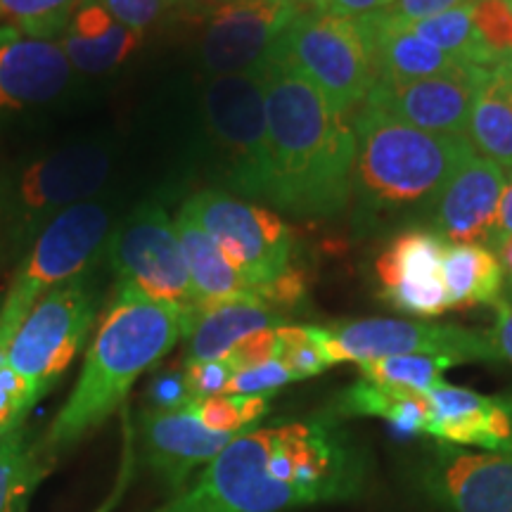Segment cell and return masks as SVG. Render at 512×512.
Instances as JSON below:
<instances>
[{
	"label": "cell",
	"instance_id": "6da1fadb",
	"mask_svg": "<svg viewBox=\"0 0 512 512\" xmlns=\"http://www.w3.org/2000/svg\"><path fill=\"white\" fill-rule=\"evenodd\" d=\"M366 460L328 420L254 427L155 512H290L361 496Z\"/></svg>",
	"mask_w": 512,
	"mask_h": 512
},
{
	"label": "cell",
	"instance_id": "7a4b0ae2",
	"mask_svg": "<svg viewBox=\"0 0 512 512\" xmlns=\"http://www.w3.org/2000/svg\"><path fill=\"white\" fill-rule=\"evenodd\" d=\"M273 207L299 219H332L347 209L356 133L313 83L283 60L264 69Z\"/></svg>",
	"mask_w": 512,
	"mask_h": 512
},
{
	"label": "cell",
	"instance_id": "3957f363",
	"mask_svg": "<svg viewBox=\"0 0 512 512\" xmlns=\"http://www.w3.org/2000/svg\"><path fill=\"white\" fill-rule=\"evenodd\" d=\"M185 309L157 302L136 287L117 285V297L102 318L74 392L55 415L43 453L79 444L117 413L140 375L183 339Z\"/></svg>",
	"mask_w": 512,
	"mask_h": 512
},
{
	"label": "cell",
	"instance_id": "277c9868",
	"mask_svg": "<svg viewBox=\"0 0 512 512\" xmlns=\"http://www.w3.org/2000/svg\"><path fill=\"white\" fill-rule=\"evenodd\" d=\"M356 162L351 192L361 228L382 219L430 221L458 169L475 155L467 136L420 131L363 105L354 117Z\"/></svg>",
	"mask_w": 512,
	"mask_h": 512
},
{
	"label": "cell",
	"instance_id": "5b68a950",
	"mask_svg": "<svg viewBox=\"0 0 512 512\" xmlns=\"http://www.w3.org/2000/svg\"><path fill=\"white\" fill-rule=\"evenodd\" d=\"M275 60L306 76L337 112L366 105L377 67L363 17H337L311 5L287 27Z\"/></svg>",
	"mask_w": 512,
	"mask_h": 512
},
{
	"label": "cell",
	"instance_id": "8992f818",
	"mask_svg": "<svg viewBox=\"0 0 512 512\" xmlns=\"http://www.w3.org/2000/svg\"><path fill=\"white\" fill-rule=\"evenodd\" d=\"M110 226V209L88 200L64 209L41 230L0 306V358H5V349L22 320L50 290L91 271L105 252Z\"/></svg>",
	"mask_w": 512,
	"mask_h": 512
},
{
	"label": "cell",
	"instance_id": "52a82bcc",
	"mask_svg": "<svg viewBox=\"0 0 512 512\" xmlns=\"http://www.w3.org/2000/svg\"><path fill=\"white\" fill-rule=\"evenodd\" d=\"M100 292L91 271L57 285L22 320L5 349V363L41 401L67 373L91 335Z\"/></svg>",
	"mask_w": 512,
	"mask_h": 512
},
{
	"label": "cell",
	"instance_id": "ba28073f",
	"mask_svg": "<svg viewBox=\"0 0 512 512\" xmlns=\"http://www.w3.org/2000/svg\"><path fill=\"white\" fill-rule=\"evenodd\" d=\"M209 136L226 164V183L249 200H268L271 155L264 74L211 76L204 88Z\"/></svg>",
	"mask_w": 512,
	"mask_h": 512
},
{
	"label": "cell",
	"instance_id": "9c48e42d",
	"mask_svg": "<svg viewBox=\"0 0 512 512\" xmlns=\"http://www.w3.org/2000/svg\"><path fill=\"white\" fill-rule=\"evenodd\" d=\"M183 207L207 230L235 271L254 287L256 297L266 302L271 285L290 271V226L271 209L238 200L223 190L197 192Z\"/></svg>",
	"mask_w": 512,
	"mask_h": 512
},
{
	"label": "cell",
	"instance_id": "30bf717a",
	"mask_svg": "<svg viewBox=\"0 0 512 512\" xmlns=\"http://www.w3.org/2000/svg\"><path fill=\"white\" fill-rule=\"evenodd\" d=\"M325 351L332 366L366 363L389 356H434L460 363H503L489 332L460 325L401 318L342 320L325 328Z\"/></svg>",
	"mask_w": 512,
	"mask_h": 512
},
{
	"label": "cell",
	"instance_id": "8fae6325",
	"mask_svg": "<svg viewBox=\"0 0 512 512\" xmlns=\"http://www.w3.org/2000/svg\"><path fill=\"white\" fill-rule=\"evenodd\" d=\"M105 249L119 285L181 309L195 304L176 223L162 204L145 202L133 209Z\"/></svg>",
	"mask_w": 512,
	"mask_h": 512
},
{
	"label": "cell",
	"instance_id": "7c38bea8",
	"mask_svg": "<svg viewBox=\"0 0 512 512\" xmlns=\"http://www.w3.org/2000/svg\"><path fill=\"white\" fill-rule=\"evenodd\" d=\"M306 8L302 0H235L209 12L200 36L202 67L214 76L261 72Z\"/></svg>",
	"mask_w": 512,
	"mask_h": 512
},
{
	"label": "cell",
	"instance_id": "4fadbf2b",
	"mask_svg": "<svg viewBox=\"0 0 512 512\" xmlns=\"http://www.w3.org/2000/svg\"><path fill=\"white\" fill-rule=\"evenodd\" d=\"M110 171V150L95 143L67 145L38 157L15 185V221L27 233L43 230L64 209L93 200Z\"/></svg>",
	"mask_w": 512,
	"mask_h": 512
},
{
	"label": "cell",
	"instance_id": "5bb4252c",
	"mask_svg": "<svg viewBox=\"0 0 512 512\" xmlns=\"http://www.w3.org/2000/svg\"><path fill=\"white\" fill-rule=\"evenodd\" d=\"M415 477L422 496L441 512H512V453L439 444Z\"/></svg>",
	"mask_w": 512,
	"mask_h": 512
},
{
	"label": "cell",
	"instance_id": "9a60e30c",
	"mask_svg": "<svg viewBox=\"0 0 512 512\" xmlns=\"http://www.w3.org/2000/svg\"><path fill=\"white\" fill-rule=\"evenodd\" d=\"M489 74L491 69L463 64L453 72L418 81H377L366 105L406 121L420 131L441 133V136H467L472 107Z\"/></svg>",
	"mask_w": 512,
	"mask_h": 512
},
{
	"label": "cell",
	"instance_id": "2e32d148",
	"mask_svg": "<svg viewBox=\"0 0 512 512\" xmlns=\"http://www.w3.org/2000/svg\"><path fill=\"white\" fill-rule=\"evenodd\" d=\"M446 240L434 230L408 228L377 256L380 297L396 311L418 318H437L451 309L444 285Z\"/></svg>",
	"mask_w": 512,
	"mask_h": 512
},
{
	"label": "cell",
	"instance_id": "e0dca14e",
	"mask_svg": "<svg viewBox=\"0 0 512 512\" xmlns=\"http://www.w3.org/2000/svg\"><path fill=\"white\" fill-rule=\"evenodd\" d=\"M425 394L430 401L427 437L458 448L512 453V392L486 396L444 380Z\"/></svg>",
	"mask_w": 512,
	"mask_h": 512
},
{
	"label": "cell",
	"instance_id": "ac0fdd59",
	"mask_svg": "<svg viewBox=\"0 0 512 512\" xmlns=\"http://www.w3.org/2000/svg\"><path fill=\"white\" fill-rule=\"evenodd\" d=\"M140 448L152 472L164 479L174 494L185 489L197 467L211 463L235 437L204 427L190 406L178 411L147 408L140 415Z\"/></svg>",
	"mask_w": 512,
	"mask_h": 512
},
{
	"label": "cell",
	"instance_id": "d6986e66",
	"mask_svg": "<svg viewBox=\"0 0 512 512\" xmlns=\"http://www.w3.org/2000/svg\"><path fill=\"white\" fill-rule=\"evenodd\" d=\"M72 64L60 41L0 24V112L43 105L67 88Z\"/></svg>",
	"mask_w": 512,
	"mask_h": 512
},
{
	"label": "cell",
	"instance_id": "ffe728a7",
	"mask_svg": "<svg viewBox=\"0 0 512 512\" xmlns=\"http://www.w3.org/2000/svg\"><path fill=\"white\" fill-rule=\"evenodd\" d=\"M503 185L505 169L475 152L446 185L444 195L434 204L427 226L451 245L458 242L486 245L496 226Z\"/></svg>",
	"mask_w": 512,
	"mask_h": 512
},
{
	"label": "cell",
	"instance_id": "44dd1931",
	"mask_svg": "<svg viewBox=\"0 0 512 512\" xmlns=\"http://www.w3.org/2000/svg\"><path fill=\"white\" fill-rule=\"evenodd\" d=\"M280 325H285L283 316L261 299H230L209 306L192 304L190 309H185L183 366L221 361L245 337Z\"/></svg>",
	"mask_w": 512,
	"mask_h": 512
},
{
	"label": "cell",
	"instance_id": "7402d4cb",
	"mask_svg": "<svg viewBox=\"0 0 512 512\" xmlns=\"http://www.w3.org/2000/svg\"><path fill=\"white\" fill-rule=\"evenodd\" d=\"M57 41L72 69L83 74H105L136 53L143 34L121 24L98 0H79Z\"/></svg>",
	"mask_w": 512,
	"mask_h": 512
},
{
	"label": "cell",
	"instance_id": "603a6c76",
	"mask_svg": "<svg viewBox=\"0 0 512 512\" xmlns=\"http://www.w3.org/2000/svg\"><path fill=\"white\" fill-rule=\"evenodd\" d=\"M363 22L373 43L377 81L406 83L463 67V62H458L456 57L441 53L439 48L415 36L403 19L375 12V15L363 17Z\"/></svg>",
	"mask_w": 512,
	"mask_h": 512
},
{
	"label": "cell",
	"instance_id": "cb8c5ba5",
	"mask_svg": "<svg viewBox=\"0 0 512 512\" xmlns=\"http://www.w3.org/2000/svg\"><path fill=\"white\" fill-rule=\"evenodd\" d=\"M174 223L178 230V240H181L185 266H188L192 299H195L197 306H209L247 297L259 299L254 287L235 271L233 264L223 256L219 245L211 240V235L197 223V219L188 209L181 207Z\"/></svg>",
	"mask_w": 512,
	"mask_h": 512
},
{
	"label": "cell",
	"instance_id": "d4e9b609",
	"mask_svg": "<svg viewBox=\"0 0 512 512\" xmlns=\"http://www.w3.org/2000/svg\"><path fill=\"white\" fill-rule=\"evenodd\" d=\"M441 275H444L448 304L456 311L494 306L503 294L505 271L501 261L489 247L477 242L446 245Z\"/></svg>",
	"mask_w": 512,
	"mask_h": 512
},
{
	"label": "cell",
	"instance_id": "484cf974",
	"mask_svg": "<svg viewBox=\"0 0 512 512\" xmlns=\"http://www.w3.org/2000/svg\"><path fill=\"white\" fill-rule=\"evenodd\" d=\"M337 413L344 418H380L401 434H427L430 425V401L425 392L389 387L363 377L339 394Z\"/></svg>",
	"mask_w": 512,
	"mask_h": 512
},
{
	"label": "cell",
	"instance_id": "4316f807",
	"mask_svg": "<svg viewBox=\"0 0 512 512\" xmlns=\"http://www.w3.org/2000/svg\"><path fill=\"white\" fill-rule=\"evenodd\" d=\"M467 138L477 155L512 171V91L501 64L491 69L472 107Z\"/></svg>",
	"mask_w": 512,
	"mask_h": 512
},
{
	"label": "cell",
	"instance_id": "83f0119b",
	"mask_svg": "<svg viewBox=\"0 0 512 512\" xmlns=\"http://www.w3.org/2000/svg\"><path fill=\"white\" fill-rule=\"evenodd\" d=\"M406 24L415 36H420L422 41L439 48L441 53L456 57L458 62L484 69H494L496 64H501L498 57L491 53L489 46L482 41V36H479L475 19H472V5Z\"/></svg>",
	"mask_w": 512,
	"mask_h": 512
},
{
	"label": "cell",
	"instance_id": "f1b7e54d",
	"mask_svg": "<svg viewBox=\"0 0 512 512\" xmlns=\"http://www.w3.org/2000/svg\"><path fill=\"white\" fill-rule=\"evenodd\" d=\"M41 453L31 446L27 430L17 427L0 437V512H24L41 475Z\"/></svg>",
	"mask_w": 512,
	"mask_h": 512
},
{
	"label": "cell",
	"instance_id": "f546056e",
	"mask_svg": "<svg viewBox=\"0 0 512 512\" xmlns=\"http://www.w3.org/2000/svg\"><path fill=\"white\" fill-rule=\"evenodd\" d=\"M456 363L451 358L434 356H389L377 361L358 363L363 380L389 384V387L411 389V392H430L444 382V373Z\"/></svg>",
	"mask_w": 512,
	"mask_h": 512
},
{
	"label": "cell",
	"instance_id": "4dcf8cb0",
	"mask_svg": "<svg viewBox=\"0 0 512 512\" xmlns=\"http://www.w3.org/2000/svg\"><path fill=\"white\" fill-rule=\"evenodd\" d=\"M271 396H242V394H219L207 399H195L190 403V411L200 418L204 427L219 434H238L254 430L271 408Z\"/></svg>",
	"mask_w": 512,
	"mask_h": 512
},
{
	"label": "cell",
	"instance_id": "1f68e13d",
	"mask_svg": "<svg viewBox=\"0 0 512 512\" xmlns=\"http://www.w3.org/2000/svg\"><path fill=\"white\" fill-rule=\"evenodd\" d=\"M275 335H278L275 358L285 363L294 382L316 377L332 368L328 351H325V328H318V325H280Z\"/></svg>",
	"mask_w": 512,
	"mask_h": 512
},
{
	"label": "cell",
	"instance_id": "d6a6232c",
	"mask_svg": "<svg viewBox=\"0 0 512 512\" xmlns=\"http://www.w3.org/2000/svg\"><path fill=\"white\" fill-rule=\"evenodd\" d=\"M79 0H0V24L57 41Z\"/></svg>",
	"mask_w": 512,
	"mask_h": 512
},
{
	"label": "cell",
	"instance_id": "836d02e7",
	"mask_svg": "<svg viewBox=\"0 0 512 512\" xmlns=\"http://www.w3.org/2000/svg\"><path fill=\"white\" fill-rule=\"evenodd\" d=\"M472 19L498 62L512 57V0H475Z\"/></svg>",
	"mask_w": 512,
	"mask_h": 512
},
{
	"label": "cell",
	"instance_id": "e575fe53",
	"mask_svg": "<svg viewBox=\"0 0 512 512\" xmlns=\"http://www.w3.org/2000/svg\"><path fill=\"white\" fill-rule=\"evenodd\" d=\"M294 382L290 370L285 368L283 361L273 358V361L261 363L256 368L240 370L230 380L226 394H242V396H273L278 389L287 387Z\"/></svg>",
	"mask_w": 512,
	"mask_h": 512
},
{
	"label": "cell",
	"instance_id": "d590c367",
	"mask_svg": "<svg viewBox=\"0 0 512 512\" xmlns=\"http://www.w3.org/2000/svg\"><path fill=\"white\" fill-rule=\"evenodd\" d=\"M98 3L138 34H145L166 12L174 10V0H98Z\"/></svg>",
	"mask_w": 512,
	"mask_h": 512
},
{
	"label": "cell",
	"instance_id": "8d00e7d4",
	"mask_svg": "<svg viewBox=\"0 0 512 512\" xmlns=\"http://www.w3.org/2000/svg\"><path fill=\"white\" fill-rule=\"evenodd\" d=\"M183 373L192 399H207V396L226 394L235 370L230 368L226 358H221V361L188 363V366H183Z\"/></svg>",
	"mask_w": 512,
	"mask_h": 512
},
{
	"label": "cell",
	"instance_id": "74e56055",
	"mask_svg": "<svg viewBox=\"0 0 512 512\" xmlns=\"http://www.w3.org/2000/svg\"><path fill=\"white\" fill-rule=\"evenodd\" d=\"M278 328H268V330H259L254 335H249L242 339L240 344H235V349L230 351L226 361L230 363V368L235 373L247 368H256L261 363L273 361L275 354H278V335H275Z\"/></svg>",
	"mask_w": 512,
	"mask_h": 512
},
{
	"label": "cell",
	"instance_id": "f35d334b",
	"mask_svg": "<svg viewBox=\"0 0 512 512\" xmlns=\"http://www.w3.org/2000/svg\"><path fill=\"white\" fill-rule=\"evenodd\" d=\"M147 399H150V408H155V411H178V408L190 406L195 401L188 389V382H185L183 370H166V373L157 375L147 387Z\"/></svg>",
	"mask_w": 512,
	"mask_h": 512
},
{
	"label": "cell",
	"instance_id": "ab89813d",
	"mask_svg": "<svg viewBox=\"0 0 512 512\" xmlns=\"http://www.w3.org/2000/svg\"><path fill=\"white\" fill-rule=\"evenodd\" d=\"M475 0H394L387 10H382L384 15L403 19V22H418V19H427L441 12L465 8L472 5Z\"/></svg>",
	"mask_w": 512,
	"mask_h": 512
},
{
	"label": "cell",
	"instance_id": "60d3db41",
	"mask_svg": "<svg viewBox=\"0 0 512 512\" xmlns=\"http://www.w3.org/2000/svg\"><path fill=\"white\" fill-rule=\"evenodd\" d=\"M394 0H306L313 10L337 17H366L387 10Z\"/></svg>",
	"mask_w": 512,
	"mask_h": 512
},
{
	"label": "cell",
	"instance_id": "b9f144b4",
	"mask_svg": "<svg viewBox=\"0 0 512 512\" xmlns=\"http://www.w3.org/2000/svg\"><path fill=\"white\" fill-rule=\"evenodd\" d=\"M496 309V323H494V330L489 332L491 342H494V347L498 351V356L503 358V361L512 363V292L510 294H501L498 297V302L494 304Z\"/></svg>",
	"mask_w": 512,
	"mask_h": 512
},
{
	"label": "cell",
	"instance_id": "7bdbcfd3",
	"mask_svg": "<svg viewBox=\"0 0 512 512\" xmlns=\"http://www.w3.org/2000/svg\"><path fill=\"white\" fill-rule=\"evenodd\" d=\"M510 238H512V171H510V176H505L501 204H498L496 226H494V230H491L489 240H486L484 247H489L491 252L498 256V249H501L503 242Z\"/></svg>",
	"mask_w": 512,
	"mask_h": 512
},
{
	"label": "cell",
	"instance_id": "ee69618b",
	"mask_svg": "<svg viewBox=\"0 0 512 512\" xmlns=\"http://www.w3.org/2000/svg\"><path fill=\"white\" fill-rule=\"evenodd\" d=\"M228 3H235V0H174V10L204 17V15H209V12L219 10Z\"/></svg>",
	"mask_w": 512,
	"mask_h": 512
},
{
	"label": "cell",
	"instance_id": "f6af8a7d",
	"mask_svg": "<svg viewBox=\"0 0 512 512\" xmlns=\"http://www.w3.org/2000/svg\"><path fill=\"white\" fill-rule=\"evenodd\" d=\"M126 479H128V467H124V470H121V477H119V482H117V486H114V494L107 498L105 503L100 505L98 510L95 512H112V508L114 505L119 503V498H121V494H124V486H126Z\"/></svg>",
	"mask_w": 512,
	"mask_h": 512
},
{
	"label": "cell",
	"instance_id": "bcb514c9",
	"mask_svg": "<svg viewBox=\"0 0 512 512\" xmlns=\"http://www.w3.org/2000/svg\"><path fill=\"white\" fill-rule=\"evenodd\" d=\"M498 261H501L503 271L510 275V283H512V238L503 242V247L498 249Z\"/></svg>",
	"mask_w": 512,
	"mask_h": 512
},
{
	"label": "cell",
	"instance_id": "7dc6e473",
	"mask_svg": "<svg viewBox=\"0 0 512 512\" xmlns=\"http://www.w3.org/2000/svg\"><path fill=\"white\" fill-rule=\"evenodd\" d=\"M503 62H508V64H510V67H512V57H510V60H503Z\"/></svg>",
	"mask_w": 512,
	"mask_h": 512
},
{
	"label": "cell",
	"instance_id": "c3c4849f",
	"mask_svg": "<svg viewBox=\"0 0 512 512\" xmlns=\"http://www.w3.org/2000/svg\"><path fill=\"white\" fill-rule=\"evenodd\" d=\"M302 3H306V0H302Z\"/></svg>",
	"mask_w": 512,
	"mask_h": 512
},
{
	"label": "cell",
	"instance_id": "681fc988",
	"mask_svg": "<svg viewBox=\"0 0 512 512\" xmlns=\"http://www.w3.org/2000/svg\"><path fill=\"white\" fill-rule=\"evenodd\" d=\"M0 306H3V304H0Z\"/></svg>",
	"mask_w": 512,
	"mask_h": 512
}]
</instances>
